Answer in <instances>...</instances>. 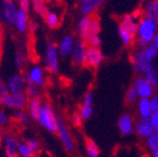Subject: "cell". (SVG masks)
<instances>
[{
	"label": "cell",
	"mask_w": 158,
	"mask_h": 157,
	"mask_svg": "<svg viewBox=\"0 0 158 157\" xmlns=\"http://www.w3.org/2000/svg\"><path fill=\"white\" fill-rule=\"evenodd\" d=\"M18 153L22 157H33L34 153L32 152V150L27 146V143L19 142L18 143Z\"/></svg>",
	"instance_id": "30"
},
{
	"label": "cell",
	"mask_w": 158,
	"mask_h": 157,
	"mask_svg": "<svg viewBox=\"0 0 158 157\" xmlns=\"http://www.w3.org/2000/svg\"><path fill=\"white\" fill-rule=\"evenodd\" d=\"M92 92H88L85 96L84 98V102H82V106H92Z\"/></svg>",
	"instance_id": "43"
},
{
	"label": "cell",
	"mask_w": 158,
	"mask_h": 157,
	"mask_svg": "<svg viewBox=\"0 0 158 157\" xmlns=\"http://www.w3.org/2000/svg\"><path fill=\"white\" fill-rule=\"evenodd\" d=\"M118 27L123 28L125 31H127L128 33H131L132 35L135 36L137 34V28L138 25L136 24L135 20L132 15H124L123 18L121 19V22L118 24Z\"/></svg>",
	"instance_id": "15"
},
{
	"label": "cell",
	"mask_w": 158,
	"mask_h": 157,
	"mask_svg": "<svg viewBox=\"0 0 158 157\" xmlns=\"http://www.w3.org/2000/svg\"><path fill=\"white\" fill-rule=\"evenodd\" d=\"M29 78L31 83L34 85L35 87L42 88L44 86V79H43V71L39 66H35L31 69L29 74Z\"/></svg>",
	"instance_id": "19"
},
{
	"label": "cell",
	"mask_w": 158,
	"mask_h": 157,
	"mask_svg": "<svg viewBox=\"0 0 158 157\" xmlns=\"http://www.w3.org/2000/svg\"><path fill=\"white\" fill-rule=\"evenodd\" d=\"M2 39H3L2 30L0 29V57H1V52H2Z\"/></svg>",
	"instance_id": "46"
},
{
	"label": "cell",
	"mask_w": 158,
	"mask_h": 157,
	"mask_svg": "<svg viewBox=\"0 0 158 157\" xmlns=\"http://www.w3.org/2000/svg\"><path fill=\"white\" fill-rule=\"evenodd\" d=\"M8 93H10L8 86L3 83L2 80H0V97L6 96V95H8Z\"/></svg>",
	"instance_id": "42"
},
{
	"label": "cell",
	"mask_w": 158,
	"mask_h": 157,
	"mask_svg": "<svg viewBox=\"0 0 158 157\" xmlns=\"http://www.w3.org/2000/svg\"><path fill=\"white\" fill-rule=\"evenodd\" d=\"M155 132V126L151 118H142L136 124V133L141 138H149Z\"/></svg>",
	"instance_id": "11"
},
{
	"label": "cell",
	"mask_w": 158,
	"mask_h": 157,
	"mask_svg": "<svg viewBox=\"0 0 158 157\" xmlns=\"http://www.w3.org/2000/svg\"><path fill=\"white\" fill-rule=\"evenodd\" d=\"M1 2H2V0H0V5H1Z\"/></svg>",
	"instance_id": "54"
},
{
	"label": "cell",
	"mask_w": 158,
	"mask_h": 157,
	"mask_svg": "<svg viewBox=\"0 0 158 157\" xmlns=\"http://www.w3.org/2000/svg\"><path fill=\"white\" fill-rule=\"evenodd\" d=\"M2 17L7 21L8 24L15 25L17 22V8L13 2V0H2Z\"/></svg>",
	"instance_id": "10"
},
{
	"label": "cell",
	"mask_w": 158,
	"mask_h": 157,
	"mask_svg": "<svg viewBox=\"0 0 158 157\" xmlns=\"http://www.w3.org/2000/svg\"><path fill=\"white\" fill-rule=\"evenodd\" d=\"M39 122L48 132L57 133V117L55 116L54 111L48 102H45L44 104H42Z\"/></svg>",
	"instance_id": "2"
},
{
	"label": "cell",
	"mask_w": 158,
	"mask_h": 157,
	"mask_svg": "<svg viewBox=\"0 0 158 157\" xmlns=\"http://www.w3.org/2000/svg\"><path fill=\"white\" fill-rule=\"evenodd\" d=\"M30 27H31V30H32V31H34V30L36 29L37 24L34 22V21H31V22H30Z\"/></svg>",
	"instance_id": "47"
},
{
	"label": "cell",
	"mask_w": 158,
	"mask_h": 157,
	"mask_svg": "<svg viewBox=\"0 0 158 157\" xmlns=\"http://www.w3.org/2000/svg\"><path fill=\"white\" fill-rule=\"evenodd\" d=\"M137 98H138V95H137V92H136L135 88H134L133 86L130 87V89L127 90V92H126V96H125L126 103H127V104H133V103L136 102Z\"/></svg>",
	"instance_id": "32"
},
{
	"label": "cell",
	"mask_w": 158,
	"mask_h": 157,
	"mask_svg": "<svg viewBox=\"0 0 158 157\" xmlns=\"http://www.w3.org/2000/svg\"><path fill=\"white\" fill-rule=\"evenodd\" d=\"M27 92L20 93H8L6 96L0 97V104L5 107H10V108L15 109H23L27 106Z\"/></svg>",
	"instance_id": "3"
},
{
	"label": "cell",
	"mask_w": 158,
	"mask_h": 157,
	"mask_svg": "<svg viewBox=\"0 0 158 157\" xmlns=\"http://www.w3.org/2000/svg\"><path fill=\"white\" fill-rule=\"evenodd\" d=\"M15 67L17 69L19 70H22V67H23V56L21 54V52H17L15 53Z\"/></svg>",
	"instance_id": "36"
},
{
	"label": "cell",
	"mask_w": 158,
	"mask_h": 157,
	"mask_svg": "<svg viewBox=\"0 0 158 157\" xmlns=\"http://www.w3.org/2000/svg\"><path fill=\"white\" fill-rule=\"evenodd\" d=\"M132 65L133 68L135 70V73L139 75H144L146 70L149 67L153 66V63L146 59V57L144 56V54L142 53V51L136 52L135 54L132 56Z\"/></svg>",
	"instance_id": "8"
},
{
	"label": "cell",
	"mask_w": 158,
	"mask_h": 157,
	"mask_svg": "<svg viewBox=\"0 0 158 157\" xmlns=\"http://www.w3.org/2000/svg\"><path fill=\"white\" fill-rule=\"evenodd\" d=\"M85 143H86V151L89 157H99L100 151H99L98 145L94 142L90 138H85Z\"/></svg>",
	"instance_id": "24"
},
{
	"label": "cell",
	"mask_w": 158,
	"mask_h": 157,
	"mask_svg": "<svg viewBox=\"0 0 158 157\" xmlns=\"http://www.w3.org/2000/svg\"><path fill=\"white\" fill-rule=\"evenodd\" d=\"M144 77H145L146 80L151 83L154 88L158 86V76L155 73V70H154V66L149 67V68L144 73Z\"/></svg>",
	"instance_id": "29"
},
{
	"label": "cell",
	"mask_w": 158,
	"mask_h": 157,
	"mask_svg": "<svg viewBox=\"0 0 158 157\" xmlns=\"http://www.w3.org/2000/svg\"><path fill=\"white\" fill-rule=\"evenodd\" d=\"M142 53L144 54V56L146 57V59L149 62H152L154 58H155V56L158 54V51L155 49V47L153 46V45H146L145 47H143V49H142Z\"/></svg>",
	"instance_id": "31"
},
{
	"label": "cell",
	"mask_w": 158,
	"mask_h": 157,
	"mask_svg": "<svg viewBox=\"0 0 158 157\" xmlns=\"http://www.w3.org/2000/svg\"><path fill=\"white\" fill-rule=\"evenodd\" d=\"M86 43L88 46H94V47H100L101 45V39L99 35H94V36L88 37L86 40Z\"/></svg>",
	"instance_id": "34"
},
{
	"label": "cell",
	"mask_w": 158,
	"mask_h": 157,
	"mask_svg": "<svg viewBox=\"0 0 158 157\" xmlns=\"http://www.w3.org/2000/svg\"><path fill=\"white\" fill-rule=\"evenodd\" d=\"M5 150H6V155L18 157V143L15 141V138L13 136H11V135L6 136Z\"/></svg>",
	"instance_id": "20"
},
{
	"label": "cell",
	"mask_w": 158,
	"mask_h": 157,
	"mask_svg": "<svg viewBox=\"0 0 158 157\" xmlns=\"http://www.w3.org/2000/svg\"><path fill=\"white\" fill-rule=\"evenodd\" d=\"M6 157H15V156H9V155H6Z\"/></svg>",
	"instance_id": "52"
},
{
	"label": "cell",
	"mask_w": 158,
	"mask_h": 157,
	"mask_svg": "<svg viewBox=\"0 0 158 157\" xmlns=\"http://www.w3.org/2000/svg\"><path fill=\"white\" fill-rule=\"evenodd\" d=\"M80 1V3H85V2H88V1H90V0H79Z\"/></svg>",
	"instance_id": "48"
},
{
	"label": "cell",
	"mask_w": 158,
	"mask_h": 157,
	"mask_svg": "<svg viewBox=\"0 0 158 157\" xmlns=\"http://www.w3.org/2000/svg\"><path fill=\"white\" fill-rule=\"evenodd\" d=\"M9 122V118H8L7 113L3 110L0 109V126H3V125H7Z\"/></svg>",
	"instance_id": "40"
},
{
	"label": "cell",
	"mask_w": 158,
	"mask_h": 157,
	"mask_svg": "<svg viewBox=\"0 0 158 157\" xmlns=\"http://www.w3.org/2000/svg\"><path fill=\"white\" fill-rule=\"evenodd\" d=\"M146 18L152 20L158 27V0H152L145 8Z\"/></svg>",
	"instance_id": "18"
},
{
	"label": "cell",
	"mask_w": 158,
	"mask_h": 157,
	"mask_svg": "<svg viewBox=\"0 0 158 157\" xmlns=\"http://www.w3.org/2000/svg\"><path fill=\"white\" fill-rule=\"evenodd\" d=\"M138 111L141 114L142 118H151L153 114L151 104H149V100L146 98H142V100L138 102Z\"/></svg>",
	"instance_id": "22"
},
{
	"label": "cell",
	"mask_w": 158,
	"mask_h": 157,
	"mask_svg": "<svg viewBox=\"0 0 158 157\" xmlns=\"http://www.w3.org/2000/svg\"><path fill=\"white\" fill-rule=\"evenodd\" d=\"M27 146L32 150L33 153H35V152H37V151H39L40 145H39V143H37L36 140H29L27 142Z\"/></svg>",
	"instance_id": "39"
},
{
	"label": "cell",
	"mask_w": 158,
	"mask_h": 157,
	"mask_svg": "<svg viewBox=\"0 0 158 157\" xmlns=\"http://www.w3.org/2000/svg\"><path fill=\"white\" fill-rule=\"evenodd\" d=\"M1 144H2V136L0 134V146H1Z\"/></svg>",
	"instance_id": "49"
},
{
	"label": "cell",
	"mask_w": 158,
	"mask_h": 157,
	"mask_svg": "<svg viewBox=\"0 0 158 157\" xmlns=\"http://www.w3.org/2000/svg\"><path fill=\"white\" fill-rule=\"evenodd\" d=\"M45 22L51 29H57L60 24L59 21V17L55 12H48L47 15L45 17Z\"/></svg>",
	"instance_id": "28"
},
{
	"label": "cell",
	"mask_w": 158,
	"mask_h": 157,
	"mask_svg": "<svg viewBox=\"0 0 158 157\" xmlns=\"http://www.w3.org/2000/svg\"><path fill=\"white\" fill-rule=\"evenodd\" d=\"M103 62V54H102L100 47L88 46L86 53V65L97 69Z\"/></svg>",
	"instance_id": "7"
},
{
	"label": "cell",
	"mask_w": 158,
	"mask_h": 157,
	"mask_svg": "<svg viewBox=\"0 0 158 157\" xmlns=\"http://www.w3.org/2000/svg\"><path fill=\"white\" fill-rule=\"evenodd\" d=\"M80 114H81L84 120H89L94 114V109L92 106H81L80 108Z\"/></svg>",
	"instance_id": "33"
},
{
	"label": "cell",
	"mask_w": 158,
	"mask_h": 157,
	"mask_svg": "<svg viewBox=\"0 0 158 157\" xmlns=\"http://www.w3.org/2000/svg\"><path fill=\"white\" fill-rule=\"evenodd\" d=\"M149 104H151V108H152V111L156 112L158 110V96H154L149 99Z\"/></svg>",
	"instance_id": "38"
},
{
	"label": "cell",
	"mask_w": 158,
	"mask_h": 157,
	"mask_svg": "<svg viewBox=\"0 0 158 157\" xmlns=\"http://www.w3.org/2000/svg\"><path fill=\"white\" fill-rule=\"evenodd\" d=\"M133 87L135 88L136 92L139 97L142 98H146L148 99L149 97H153V93H154V87L152 86L151 83H148L146 80L145 77H137L134 83Z\"/></svg>",
	"instance_id": "9"
},
{
	"label": "cell",
	"mask_w": 158,
	"mask_h": 157,
	"mask_svg": "<svg viewBox=\"0 0 158 157\" xmlns=\"http://www.w3.org/2000/svg\"><path fill=\"white\" fill-rule=\"evenodd\" d=\"M18 31L20 33H24L27 29V13L24 10L19 9L17 13V22H15Z\"/></svg>",
	"instance_id": "21"
},
{
	"label": "cell",
	"mask_w": 158,
	"mask_h": 157,
	"mask_svg": "<svg viewBox=\"0 0 158 157\" xmlns=\"http://www.w3.org/2000/svg\"><path fill=\"white\" fill-rule=\"evenodd\" d=\"M151 120H152V122H153V124H154V126H155V129H157L158 128V110L156 111V112H154L153 114H152Z\"/></svg>",
	"instance_id": "44"
},
{
	"label": "cell",
	"mask_w": 158,
	"mask_h": 157,
	"mask_svg": "<svg viewBox=\"0 0 158 157\" xmlns=\"http://www.w3.org/2000/svg\"><path fill=\"white\" fill-rule=\"evenodd\" d=\"M55 1H57V2H60V1H62V0H55Z\"/></svg>",
	"instance_id": "51"
},
{
	"label": "cell",
	"mask_w": 158,
	"mask_h": 157,
	"mask_svg": "<svg viewBox=\"0 0 158 157\" xmlns=\"http://www.w3.org/2000/svg\"><path fill=\"white\" fill-rule=\"evenodd\" d=\"M74 39L70 34H67L64 36V39L60 42V45H59V53L60 55L64 57L68 56V55L72 54L73 47H74Z\"/></svg>",
	"instance_id": "16"
},
{
	"label": "cell",
	"mask_w": 158,
	"mask_h": 157,
	"mask_svg": "<svg viewBox=\"0 0 158 157\" xmlns=\"http://www.w3.org/2000/svg\"><path fill=\"white\" fill-rule=\"evenodd\" d=\"M152 42H153V46L158 51V33L157 34H155V36H154V39Z\"/></svg>",
	"instance_id": "45"
},
{
	"label": "cell",
	"mask_w": 158,
	"mask_h": 157,
	"mask_svg": "<svg viewBox=\"0 0 158 157\" xmlns=\"http://www.w3.org/2000/svg\"><path fill=\"white\" fill-rule=\"evenodd\" d=\"M155 132H156V133H157V134H158V128H157V129H155Z\"/></svg>",
	"instance_id": "50"
},
{
	"label": "cell",
	"mask_w": 158,
	"mask_h": 157,
	"mask_svg": "<svg viewBox=\"0 0 158 157\" xmlns=\"http://www.w3.org/2000/svg\"><path fill=\"white\" fill-rule=\"evenodd\" d=\"M90 22H91V18L90 15H85L81 18V20L78 22V27H77V31L80 36V39L85 40L88 37L89 35V30H90Z\"/></svg>",
	"instance_id": "17"
},
{
	"label": "cell",
	"mask_w": 158,
	"mask_h": 157,
	"mask_svg": "<svg viewBox=\"0 0 158 157\" xmlns=\"http://www.w3.org/2000/svg\"><path fill=\"white\" fill-rule=\"evenodd\" d=\"M118 35H120V37H121V41H122V43H123L124 46H130V45L133 43L134 37L135 36L132 35L131 33H128L127 31H125V30L121 27L118 28Z\"/></svg>",
	"instance_id": "26"
},
{
	"label": "cell",
	"mask_w": 158,
	"mask_h": 157,
	"mask_svg": "<svg viewBox=\"0 0 158 157\" xmlns=\"http://www.w3.org/2000/svg\"><path fill=\"white\" fill-rule=\"evenodd\" d=\"M87 45L86 41L82 39L75 42L74 47L72 52L73 63L76 65H86V53H87Z\"/></svg>",
	"instance_id": "6"
},
{
	"label": "cell",
	"mask_w": 158,
	"mask_h": 157,
	"mask_svg": "<svg viewBox=\"0 0 158 157\" xmlns=\"http://www.w3.org/2000/svg\"><path fill=\"white\" fill-rule=\"evenodd\" d=\"M32 3H33V7H34L35 12H36L40 17H42L45 19V17H46L47 13H48V10H47V7H46V5H45L44 0H32Z\"/></svg>",
	"instance_id": "25"
},
{
	"label": "cell",
	"mask_w": 158,
	"mask_h": 157,
	"mask_svg": "<svg viewBox=\"0 0 158 157\" xmlns=\"http://www.w3.org/2000/svg\"><path fill=\"white\" fill-rule=\"evenodd\" d=\"M147 145L152 152V156L158 157V134H153L147 140Z\"/></svg>",
	"instance_id": "27"
},
{
	"label": "cell",
	"mask_w": 158,
	"mask_h": 157,
	"mask_svg": "<svg viewBox=\"0 0 158 157\" xmlns=\"http://www.w3.org/2000/svg\"><path fill=\"white\" fill-rule=\"evenodd\" d=\"M45 65L49 73L56 74L59 69L58 54H57V47L54 43H48L45 52Z\"/></svg>",
	"instance_id": "5"
},
{
	"label": "cell",
	"mask_w": 158,
	"mask_h": 157,
	"mask_svg": "<svg viewBox=\"0 0 158 157\" xmlns=\"http://www.w3.org/2000/svg\"><path fill=\"white\" fill-rule=\"evenodd\" d=\"M15 118H17L20 122L25 123V124H27V123L30 122V119H29V117H27V114H25L23 111H17V113H15Z\"/></svg>",
	"instance_id": "37"
},
{
	"label": "cell",
	"mask_w": 158,
	"mask_h": 157,
	"mask_svg": "<svg viewBox=\"0 0 158 157\" xmlns=\"http://www.w3.org/2000/svg\"><path fill=\"white\" fill-rule=\"evenodd\" d=\"M41 109H42V104H41L39 99H32V100L30 101L29 111L33 120L39 121L40 114H41Z\"/></svg>",
	"instance_id": "23"
},
{
	"label": "cell",
	"mask_w": 158,
	"mask_h": 157,
	"mask_svg": "<svg viewBox=\"0 0 158 157\" xmlns=\"http://www.w3.org/2000/svg\"><path fill=\"white\" fill-rule=\"evenodd\" d=\"M118 129H120V132L122 135H128L132 133L133 130V119L130 114H123L121 118L118 119Z\"/></svg>",
	"instance_id": "14"
},
{
	"label": "cell",
	"mask_w": 158,
	"mask_h": 157,
	"mask_svg": "<svg viewBox=\"0 0 158 157\" xmlns=\"http://www.w3.org/2000/svg\"><path fill=\"white\" fill-rule=\"evenodd\" d=\"M156 74H157V76H158V68H157V71H156Z\"/></svg>",
	"instance_id": "53"
},
{
	"label": "cell",
	"mask_w": 158,
	"mask_h": 157,
	"mask_svg": "<svg viewBox=\"0 0 158 157\" xmlns=\"http://www.w3.org/2000/svg\"><path fill=\"white\" fill-rule=\"evenodd\" d=\"M106 2V0H90L88 2L81 3L79 6V12L82 15H90L92 13H94L97 9L101 7L103 3Z\"/></svg>",
	"instance_id": "12"
},
{
	"label": "cell",
	"mask_w": 158,
	"mask_h": 157,
	"mask_svg": "<svg viewBox=\"0 0 158 157\" xmlns=\"http://www.w3.org/2000/svg\"><path fill=\"white\" fill-rule=\"evenodd\" d=\"M156 29L157 25L149 20L148 18H144L139 22L137 28V35H138V45L142 47H145L153 41L154 36H155Z\"/></svg>",
	"instance_id": "1"
},
{
	"label": "cell",
	"mask_w": 158,
	"mask_h": 157,
	"mask_svg": "<svg viewBox=\"0 0 158 157\" xmlns=\"http://www.w3.org/2000/svg\"><path fill=\"white\" fill-rule=\"evenodd\" d=\"M57 133H58V136L62 141L64 147L68 152H73L75 150V141L69 132L68 128L65 124L64 120L60 117H57Z\"/></svg>",
	"instance_id": "4"
},
{
	"label": "cell",
	"mask_w": 158,
	"mask_h": 157,
	"mask_svg": "<svg viewBox=\"0 0 158 157\" xmlns=\"http://www.w3.org/2000/svg\"><path fill=\"white\" fill-rule=\"evenodd\" d=\"M82 120L84 119H82L80 112H74V114H73V123L75 124V126L80 128L82 125Z\"/></svg>",
	"instance_id": "35"
},
{
	"label": "cell",
	"mask_w": 158,
	"mask_h": 157,
	"mask_svg": "<svg viewBox=\"0 0 158 157\" xmlns=\"http://www.w3.org/2000/svg\"><path fill=\"white\" fill-rule=\"evenodd\" d=\"M30 1L31 0H19V5H20V9L24 10L25 12H29L30 9Z\"/></svg>",
	"instance_id": "41"
},
{
	"label": "cell",
	"mask_w": 158,
	"mask_h": 157,
	"mask_svg": "<svg viewBox=\"0 0 158 157\" xmlns=\"http://www.w3.org/2000/svg\"><path fill=\"white\" fill-rule=\"evenodd\" d=\"M24 81H23L22 77L19 75H13L12 77H10L9 81H8V88H9L10 93H20L24 92Z\"/></svg>",
	"instance_id": "13"
}]
</instances>
